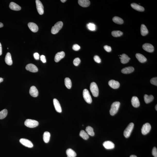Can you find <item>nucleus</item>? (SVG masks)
I'll use <instances>...</instances> for the list:
<instances>
[{"label": "nucleus", "mask_w": 157, "mask_h": 157, "mask_svg": "<svg viewBox=\"0 0 157 157\" xmlns=\"http://www.w3.org/2000/svg\"><path fill=\"white\" fill-rule=\"evenodd\" d=\"M120 105V103L119 102H115L113 103L111 105L110 110V114L111 116H114L118 112Z\"/></svg>", "instance_id": "nucleus-1"}, {"label": "nucleus", "mask_w": 157, "mask_h": 157, "mask_svg": "<svg viewBox=\"0 0 157 157\" xmlns=\"http://www.w3.org/2000/svg\"><path fill=\"white\" fill-rule=\"evenodd\" d=\"M63 26V23L62 22H58L56 23L53 27H52V29H51V33L53 34H56L62 28Z\"/></svg>", "instance_id": "nucleus-2"}, {"label": "nucleus", "mask_w": 157, "mask_h": 157, "mask_svg": "<svg viewBox=\"0 0 157 157\" xmlns=\"http://www.w3.org/2000/svg\"><path fill=\"white\" fill-rule=\"evenodd\" d=\"M90 89L92 95L95 97H97L99 95V89L97 85L95 82L91 83Z\"/></svg>", "instance_id": "nucleus-3"}, {"label": "nucleus", "mask_w": 157, "mask_h": 157, "mask_svg": "<svg viewBox=\"0 0 157 157\" xmlns=\"http://www.w3.org/2000/svg\"><path fill=\"white\" fill-rule=\"evenodd\" d=\"M25 124L27 127L29 128H34L39 125V123L36 120L27 119L25 122Z\"/></svg>", "instance_id": "nucleus-4"}, {"label": "nucleus", "mask_w": 157, "mask_h": 157, "mask_svg": "<svg viewBox=\"0 0 157 157\" xmlns=\"http://www.w3.org/2000/svg\"><path fill=\"white\" fill-rule=\"evenodd\" d=\"M134 124L133 123H131L126 128L124 132V136L126 138L130 137L134 127Z\"/></svg>", "instance_id": "nucleus-5"}, {"label": "nucleus", "mask_w": 157, "mask_h": 157, "mask_svg": "<svg viewBox=\"0 0 157 157\" xmlns=\"http://www.w3.org/2000/svg\"><path fill=\"white\" fill-rule=\"evenodd\" d=\"M83 94V98L86 102L89 104L91 103L92 99L89 91L86 89H84Z\"/></svg>", "instance_id": "nucleus-6"}, {"label": "nucleus", "mask_w": 157, "mask_h": 157, "mask_svg": "<svg viewBox=\"0 0 157 157\" xmlns=\"http://www.w3.org/2000/svg\"><path fill=\"white\" fill-rule=\"evenodd\" d=\"M36 3L38 13L40 15H42L44 13V7L42 3L39 0H36Z\"/></svg>", "instance_id": "nucleus-7"}, {"label": "nucleus", "mask_w": 157, "mask_h": 157, "mask_svg": "<svg viewBox=\"0 0 157 157\" xmlns=\"http://www.w3.org/2000/svg\"><path fill=\"white\" fill-rule=\"evenodd\" d=\"M151 128L150 124L149 123H146L143 125L141 129L142 133L143 135L147 134L150 132Z\"/></svg>", "instance_id": "nucleus-8"}, {"label": "nucleus", "mask_w": 157, "mask_h": 157, "mask_svg": "<svg viewBox=\"0 0 157 157\" xmlns=\"http://www.w3.org/2000/svg\"><path fill=\"white\" fill-rule=\"evenodd\" d=\"M20 142L22 144L26 147L29 148H32L33 147V143L28 139L24 138L21 139H20Z\"/></svg>", "instance_id": "nucleus-9"}, {"label": "nucleus", "mask_w": 157, "mask_h": 157, "mask_svg": "<svg viewBox=\"0 0 157 157\" xmlns=\"http://www.w3.org/2000/svg\"><path fill=\"white\" fill-rule=\"evenodd\" d=\"M142 48L145 50L149 52H152L154 50L153 45L149 43H146L143 45Z\"/></svg>", "instance_id": "nucleus-10"}, {"label": "nucleus", "mask_w": 157, "mask_h": 157, "mask_svg": "<svg viewBox=\"0 0 157 157\" xmlns=\"http://www.w3.org/2000/svg\"><path fill=\"white\" fill-rule=\"evenodd\" d=\"M25 68L27 70L33 73L36 72L38 70L37 67L34 65L32 64H27Z\"/></svg>", "instance_id": "nucleus-11"}, {"label": "nucleus", "mask_w": 157, "mask_h": 157, "mask_svg": "<svg viewBox=\"0 0 157 157\" xmlns=\"http://www.w3.org/2000/svg\"><path fill=\"white\" fill-rule=\"evenodd\" d=\"M108 85L114 89H117L119 87L120 84L119 82L114 80H111L108 82Z\"/></svg>", "instance_id": "nucleus-12"}, {"label": "nucleus", "mask_w": 157, "mask_h": 157, "mask_svg": "<svg viewBox=\"0 0 157 157\" xmlns=\"http://www.w3.org/2000/svg\"><path fill=\"white\" fill-rule=\"evenodd\" d=\"M54 107L57 112L61 113L62 112V109L59 101L56 99H54L53 100Z\"/></svg>", "instance_id": "nucleus-13"}, {"label": "nucleus", "mask_w": 157, "mask_h": 157, "mask_svg": "<svg viewBox=\"0 0 157 157\" xmlns=\"http://www.w3.org/2000/svg\"><path fill=\"white\" fill-rule=\"evenodd\" d=\"M103 145L104 147L107 149H112L115 147V145L114 143L110 141H105Z\"/></svg>", "instance_id": "nucleus-14"}, {"label": "nucleus", "mask_w": 157, "mask_h": 157, "mask_svg": "<svg viewBox=\"0 0 157 157\" xmlns=\"http://www.w3.org/2000/svg\"><path fill=\"white\" fill-rule=\"evenodd\" d=\"M29 92L31 95L34 97H36L39 94L37 89L34 86H32L31 87Z\"/></svg>", "instance_id": "nucleus-15"}, {"label": "nucleus", "mask_w": 157, "mask_h": 157, "mask_svg": "<svg viewBox=\"0 0 157 157\" xmlns=\"http://www.w3.org/2000/svg\"><path fill=\"white\" fill-rule=\"evenodd\" d=\"M65 56V53L64 52H58L56 55L55 58V61L56 62H58L61 59L64 58Z\"/></svg>", "instance_id": "nucleus-16"}, {"label": "nucleus", "mask_w": 157, "mask_h": 157, "mask_svg": "<svg viewBox=\"0 0 157 157\" xmlns=\"http://www.w3.org/2000/svg\"><path fill=\"white\" fill-rule=\"evenodd\" d=\"M132 105L135 108L139 107L140 105V103L138 98L136 96H133L131 99Z\"/></svg>", "instance_id": "nucleus-17"}, {"label": "nucleus", "mask_w": 157, "mask_h": 157, "mask_svg": "<svg viewBox=\"0 0 157 157\" xmlns=\"http://www.w3.org/2000/svg\"><path fill=\"white\" fill-rule=\"evenodd\" d=\"M28 27L32 32H36L38 31L39 28L37 25L33 23L30 22L28 24Z\"/></svg>", "instance_id": "nucleus-18"}, {"label": "nucleus", "mask_w": 157, "mask_h": 157, "mask_svg": "<svg viewBox=\"0 0 157 157\" xmlns=\"http://www.w3.org/2000/svg\"><path fill=\"white\" fill-rule=\"evenodd\" d=\"M131 5L132 8L136 11L140 12H143L144 11L145 9L143 7L135 3H132L131 4Z\"/></svg>", "instance_id": "nucleus-19"}, {"label": "nucleus", "mask_w": 157, "mask_h": 157, "mask_svg": "<svg viewBox=\"0 0 157 157\" xmlns=\"http://www.w3.org/2000/svg\"><path fill=\"white\" fill-rule=\"evenodd\" d=\"M9 8L14 11H19L21 9V7L16 3L12 2L10 3Z\"/></svg>", "instance_id": "nucleus-20"}, {"label": "nucleus", "mask_w": 157, "mask_h": 157, "mask_svg": "<svg viewBox=\"0 0 157 157\" xmlns=\"http://www.w3.org/2000/svg\"><path fill=\"white\" fill-rule=\"evenodd\" d=\"M121 57L119 58L121 59V63L123 64H127L130 59V58L125 54H123Z\"/></svg>", "instance_id": "nucleus-21"}, {"label": "nucleus", "mask_w": 157, "mask_h": 157, "mask_svg": "<svg viewBox=\"0 0 157 157\" xmlns=\"http://www.w3.org/2000/svg\"><path fill=\"white\" fill-rule=\"evenodd\" d=\"M5 62L8 65L11 66L13 64L11 54L8 52L5 56Z\"/></svg>", "instance_id": "nucleus-22"}, {"label": "nucleus", "mask_w": 157, "mask_h": 157, "mask_svg": "<svg viewBox=\"0 0 157 157\" xmlns=\"http://www.w3.org/2000/svg\"><path fill=\"white\" fill-rule=\"evenodd\" d=\"M78 4L81 7H89L90 4V2L89 0H79Z\"/></svg>", "instance_id": "nucleus-23"}, {"label": "nucleus", "mask_w": 157, "mask_h": 157, "mask_svg": "<svg viewBox=\"0 0 157 157\" xmlns=\"http://www.w3.org/2000/svg\"><path fill=\"white\" fill-rule=\"evenodd\" d=\"M134 67L132 66H129L125 67L121 70L122 73L124 74H128L132 73L134 71Z\"/></svg>", "instance_id": "nucleus-24"}, {"label": "nucleus", "mask_w": 157, "mask_h": 157, "mask_svg": "<svg viewBox=\"0 0 157 157\" xmlns=\"http://www.w3.org/2000/svg\"><path fill=\"white\" fill-rule=\"evenodd\" d=\"M136 56L138 60L140 63H145L147 61V59L146 57L142 54L140 53L136 54Z\"/></svg>", "instance_id": "nucleus-25"}, {"label": "nucleus", "mask_w": 157, "mask_h": 157, "mask_svg": "<svg viewBox=\"0 0 157 157\" xmlns=\"http://www.w3.org/2000/svg\"><path fill=\"white\" fill-rule=\"evenodd\" d=\"M140 32L141 34L143 36H146L149 33L147 28L144 25H141L140 28Z\"/></svg>", "instance_id": "nucleus-26"}, {"label": "nucleus", "mask_w": 157, "mask_h": 157, "mask_svg": "<svg viewBox=\"0 0 157 157\" xmlns=\"http://www.w3.org/2000/svg\"><path fill=\"white\" fill-rule=\"evenodd\" d=\"M66 153L67 155V157H75L77 155L74 151L70 149H67L66 151Z\"/></svg>", "instance_id": "nucleus-27"}, {"label": "nucleus", "mask_w": 157, "mask_h": 157, "mask_svg": "<svg viewBox=\"0 0 157 157\" xmlns=\"http://www.w3.org/2000/svg\"><path fill=\"white\" fill-rule=\"evenodd\" d=\"M154 97L153 95H145L144 96V99L145 102L146 104L149 103L153 101Z\"/></svg>", "instance_id": "nucleus-28"}, {"label": "nucleus", "mask_w": 157, "mask_h": 157, "mask_svg": "<svg viewBox=\"0 0 157 157\" xmlns=\"http://www.w3.org/2000/svg\"><path fill=\"white\" fill-rule=\"evenodd\" d=\"M50 134L49 132H45L43 135V140L45 143H47L49 142L50 138Z\"/></svg>", "instance_id": "nucleus-29"}, {"label": "nucleus", "mask_w": 157, "mask_h": 157, "mask_svg": "<svg viewBox=\"0 0 157 157\" xmlns=\"http://www.w3.org/2000/svg\"><path fill=\"white\" fill-rule=\"evenodd\" d=\"M113 21L114 23L118 24H122L124 23V21L123 19L121 17H114L113 18Z\"/></svg>", "instance_id": "nucleus-30"}, {"label": "nucleus", "mask_w": 157, "mask_h": 157, "mask_svg": "<svg viewBox=\"0 0 157 157\" xmlns=\"http://www.w3.org/2000/svg\"><path fill=\"white\" fill-rule=\"evenodd\" d=\"M86 131L88 134L91 136H94L95 133L94 132L93 129L91 127L88 126L86 127Z\"/></svg>", "instance_id": "nucleus-31"}, {"label": "nucleus", "mask_w": 157, "mask_h": 157, "mask_svg": "<svg viewBox=\"0 0 157 157\" xmlns=\"http://www.w3.org/2000/svg\"><path fill=\"white\" fill-rule=\"evenodd\" d=\"M65 84L66 87L68 89H71L72 87V82L71 80L69 78L66 77L65 79Z\"/></svg>", "instance_id": "nucleus-32"}, {"label": "nucleus", "mask_w": 157, "mask_h": 157, "mask_svg": "<svg viewBox=\"0 0 157 157\" xmlns=\"http://www.w3.org/2000/svg\"><path fill=\"white\" fill-rule=\"evenodd\" d=\"M80 137L85 140H87L89 138V135L88 134L87 132L83 130L81 131L80 133Z\"/></svg>", "instance_id": "nucleus-33"}, {"label": "nucleus", "mask_w": 157, "mask_h": 157, "mask_svg": "<svg viewBox=\"0 0 157 157\" xmlns=\"http://www.w3.org/2000/svg\"><path fill=\"white\" fill-rule=\"evenodd\" d=\"M8 111L6 109H4L0 111V119H3L7 115Z\"/></svg>", "instance_id": "nucleus-34"}, {"label": "nucleus", "mask_w": 157, "mask_h": 157, "mask_svg": "<svg viewBox=\"0 0 157 157\" xmlns=\"http://www.w3.org/2000/svg\"><path fill=\"white\" fill-rule=\"evenodd\" d=\"M122 32L120 31H114L111 32V34L114 37H118L121 36L123 35Z\"/></svg>", "instance_id": "nucleus-35"}, {"label": "nucleus", "mask_w": 157, "mask_h": 157, "mask_svg": "<svg viewBox=\"0 0 157 157\" xmlns=\"http://www.w3.org/2000/svg\"><path fill=\"white\" fill-rule=\"evenodd\" d=\"M87 26L89 30L92 31H95L96 29V26L93 23H89L87 25Z\"/></svg>", "instance_id": "nucleus-36"}, {"label": "nucleus", "mask_w": 157, "mask_h": 157, "mask_svg": "<svg viewBox=\"0 0 157 157\" xmlns=\"http://www.w3.org/2000/svg\"><path fill=\"white\" fill-rule=\"evenodd\" d=\"M80 59L79 58H75L73 61V64L75 66H78L79 64H80Z\"/></svg>", "instance_id": "nucleus-37"}, {"label": "nucleus", "mask_w": 157, "mask_h": 157, "mask_svg": "<svg viewBox=\"0 0 157 157\" xmlns=\"http://www.w3.org/2000/svg\"><path fill=\"white\" fill-rule=\"evenodd\" d=\"M150 83L152 84L157 86V78L154 77L152 78L150 80Z\"/></svg>", "instance_id": "nucleus-38"}, {"label": "nucleus", "mask_w": 157, "mask_h": 157, "mask_svg": "<svg viewBox=\"0 0 157 157\" xmlns=\"http://www.w3.org/2000/svg\"><path fill=\"white\" fill-rule=\"evenodd\" d=\"M94 59L95 62L98 63H100L101 62V60L99 57L98 55H95L94 57Z\"/></svg>", "instance_id": "nucleus-39"}, {"label": "nucleus", "mask_w": 157, "mask_h": 157, "mask_svg": "<svg viewBox=\"0 0 157 157\" xmlns=\"http://www.w3.org/2000/svg\"><path fill=\"white\" fill-rule=\"evenodd\" d=\"M152 154L155 157H157V149L156 147H154L152 149Z\"/></svg>", "instance_id": "nucleus-40"}, {"label": "nucleus", "mask_w": 157, "mask_h": 157, "mask_svg": "<svg viewBox=\"0 0 157 157\" xmlns=\"http://www.w3.org/2000/svg\"><path fill=\"white\" fill-rule=\"evenodd\" d=\"M80 48V46L77 44L74 45L73 46V49L75 51H78Z\"/></svg>", "instance_id": "nucleus-41"}, {"label": "nucleus", "mask_w": 157, "mask_h": 157, "mask_svg": "<svg viewBox=\"0 0 157 157\" xmlns=\"http://www.w3.org/2000/svg\"><path fill=\"white\" fill-rule=\"evenodd\" d=\"M104 49L108 52H111V47L108 46V45H105L104 46Z\"/></svg>", "instance_id": "nucleus-42"}, {"label": "nucleus", "mask_w": 157, "mask_h": 157, "mask_svg": "<svg viewBox=\"0 0 157 157\" xmlns=\"http://www.w3.org/2000/svg\"><path fill=\"white\" fill-rule=\"evenodd\" d=\"M40 58L41 60V61L43 63L46 62V58H45V56L43 55H41L40 57Z\"/></svg>", "instance_id": "nucleus-43"}, {"label": "nucleus", "mask_w": 157, "mask_h": 157, "mask_svg": "<svg viewBox=\"0 0 157 157\" xmlns=\"http://www.w3.org/2000/svg\"><path fill=\"white\" fill-rule=\"evenodd\" d=\"M33 56L35 59L36 60H39V55L38 53H35L33 54Z\"/></svg>", "instance_id": "nucleus-44"}, {"label": "nucleus", "mask_w": 157, "mask_h": 157, "mask_svg": "<svg viewBox=\"0 0 157 157\" xmlns=\"http://www.w3.org/2000/svg\"><path fill=\"white\" fill-rule=\"evenodd\" d=\"M2 54V48L1 46V44L0 42V56H1Z\"/></svg>", "instance_id": "nucleus-45"}, {"label": "nucleus", "mask_w": 157, "mask_h": 157, "mask_svg": "<svg viewBox=\"0 0 157 157\" xmlns=\"http://www.w3.org/2000/svg\"><path fill=\"white\" fill-rule=\"evenodd\" d=\"M3 27V24L1 23H0V28L2 27Z\"/></svg>", "instance_id": "nucleus-46"}, {"label": "nucleus", "mask_w": 157, "mask_h": 157, "mask_svg": "<svg viewBox=\"0 0 157 157\" xmlns=\"http://www.w3.org/2000/svg\"><path fill=\"white\" fill-rule=\"evenodd\" d=\"M3 81V79L2 78L0 77V83Z\"/></svg>", "instance_id": "nucleus-47"}, {"label": "nucleus", "mask_w": 157, "mask_h": 157, "mask_svg": "<svg viewBox=\"0 0 157 157\" xmlns=\"http://www.w3.org/2000/svg\"><path fill=\"white\" fill-rule=\"evenodd\" d=\"M61 2H62L63 3H64L65 2L66 0H61Z\"/></svg>", "instance_id": "nucleus-48"}, {"label": "nucleus", "mask_w": 157, "mask_h": 157, "mask_svg": "<svg viewBox=\"0 0 157 157\" xmlns=\"http://www.w3.org/2000/svg\"><path fill=\"white\" fill-rule=\"evenodd\" d=\"M130 157H137V156L135 155H132Z\"/></svg>", "instance_id": "nucleus-49"}, {"label": "nucleus", "mask_w": 157, "mask_h": 157, "mask_svg": "<svg viewBox=\"0 0 157 157\" xmlns=\"http://www.w3.org/2000/svg\"><path fill=\"white\" fill-rule=\"evenodd\" d=\"M155 109L156 110V111H157V105H156V106H155Z\"/></svg>", "instance_id": "nucleus-50"}, {"label": "nucleus", "mask_w": 157, "mask_h": 157, "mask_svg": "<svg viewBox=\"0 0 157 157\" xmlns=\"http://www.w3.org/2000/svg\"><path fill=\"white\" fill-rule=\"evenodd\" d=\"M7 49H8V48H7Z\"/></svg>", "instance_id": "nucleus-51"}]
</instances>
